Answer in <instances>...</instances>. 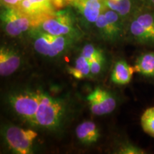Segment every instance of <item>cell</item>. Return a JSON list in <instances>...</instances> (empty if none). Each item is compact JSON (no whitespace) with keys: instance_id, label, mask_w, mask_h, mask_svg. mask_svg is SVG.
<instances>
[{"instance_id":"1","label":"cell","mask_w":154,"mask_h":154,"mask_svg":"<svg viewBox=\"0 0 154 154\" xmlns=\"http://www.w3.org/2000/svg\"><path fill=\"white\" fill-rule=\"evenodd\" d=\"M127 32L136 43L154 47V11L138 9L130 17Z\"/></svg>"},{"instance_id":"2","label":"cell","mask_w":154,"mask_h":154,"mask_svg":"<svg viewBox=\"0 0 154 154\" xmlns=\"http://www.w3.org/2000/svg\"><path fill=\"white\" fill-rule=\"evenodd\" d=\"M38 27L46 33L72 38H76L79 34L76 19L69 9L56 11L52 16L44 20Z\"/></svg>"},{"instance_id":"3","label":"cell","mask_w":154,"mask_h":154,"mask_svg":"<svg viewBox=\"0 0 154 154\" xmlns=\"http://www.w3.org/2000/svg\"><path fill=\"white\" fill-rule=\"evenodd\" d=\"M1 22L5 33L11 37L18 36L30 28L36 27L29 17L14 7L6 6H2Z\"/></svg>"},{"instance_id":"4","label":"cell","mask_w":154,"mask_h":154,"mask_svg":"<svg viewBox=\"0 0 154 154\" xmlns=\"http://www.w3.org/2000/svg\"><path fill=\"white\" fill-rule=\"evenodd\" d=\"M94 26L101 37L107 41H117L125 32L124 19L117 12L108 8L100 14Z\"/></svg>"},{"instance_id":"5","label":"cell","mask_w":154,"mask_h":154,"mask_svg":"<svg viewBox=\"0 0 154 154\" xmlns=\"http://www.w3.org/2000/svg\"><path fill=\"white\" fill-rule=\"evenodd\" d=\"M72 41V38L52 35L40 30L34 36V47L40 54L54 57L66 51Z\"/></svg>"},{"instance_id":"6","label":"cell","mask_w":154,"mask_h":154,"mask_svg":"<svg viewBox=\"0 0 154 154\" xmlns=\"http://www.w3.org/2000/svg\"><path fill=\"white\" fill-rule=\"evenodd\" d=\"M62 111L63 106L60 101L41 93L34 123L45 128L54 127L59 123Z\"/></svg>"},{"instance_id":"7","label":"cell","mask_w":154,"mask_h":154,"mask_svg":"<svg viewBox=\"0 0 154 154\" xmlns=\"http://www.w3.org/2000/svg\"><path fill=\"white\" fill-rule=\"evenodd\" d=\"M5 136L9 148L14 152L19 154H28L31 153L37 133L33 130H26L12 126L6 129Z\"/></svg>"},{"instance_id":"8","label":"cell","mask_w":154,"mask_h":154,"mask_svg":"<svg viewBox=\"0 0 154 154\" xmlns=\"http://www.w3.org/2000/svg\"><path fill=\"white\" fill-rule=\"evenodd\" d=\"M16 9L29 17L36 27L44 20L52 16L56 11L54 0H24Z\"/></svg>"},{"instance_id":"9","label":"cell","mask_w":154,"mask_h":154,"mask_svg":"<svg viewBox=\"0 0 154 154\" xmlns=\"http://www.w3.org/2000/svg\"><path fill=\"white\" fill-rule=\"evenodd\" d=\"M39 92H25L17 94L11 99V104L17 114L34 123L40 102Z\"/></svg>"},{"instance_id":"10","label":"cell","mask_w":154,"mask_h":154,"mask_svg":"<svg viewBox=\"0 0 154 154\" xmlns=\"http://www.w3.org/2000/svg\"><path fill=\"white\" fill-rule=\"evenodd\" d=\"M87 100L91 112L103 116L113 112L116 107V101L113 95L103 88H97L88 96Z\"/></svg>"},{"instance_id":"11","label":"cell","mask_w":154,"mask_h":154,"mask_svg":"<svg viewBox=\"0 0 154 154\" xmlns=\"http://www.w3.org/2000/svg\"><path fill=\"white\" fill-rule=\"evenodd\" d=\"M76 9L83 20L87 24H95L106 9L103 0H66Z\"/></svg>"},{"instance_id":"12","label":"cell","mask_w":154,"mask_h":154,"mask_svg":"<svg viewBox=\"0 0 154 154\" xmlns=\"http://www.w3.org/2000/svg\"><path fill=\"white\" fill-rule=\"evenodd\" d=\"M21 64V58L14 49L2 47L0 49V74L8 76L14 73Z\"/></svg>"},{"instance_id":"13","label":"cell","mask_w":154,"mask_h":154,"mask_svg":"<svg viewBox=\"0 0 154 154\" xmlns=\"http://www.w3.org/2000/svg\"><path fill=\"white\" fill-rule=\"evenodd\" d=\"M134 72V66L125 60H119L116 62L113 68L111 81L118 85H126L131 82Z\"/></svg>"},{"instance_id":"14","label":"cell","mask_w":154,"mask_h":154,"mask_svg":"<svg viewBox=\"0 0 154 154\" xmlns=\"http://www.w3.org/2000/svg\"><path fill=\"white\" fill-rule=\"evenodd\" d=\"M78 139L84 144L93 143L97 141L99 132L96 124L93 121H86L80 124L76 128Z\"/></svg>"},{"instance_id":"15","label":"cell","mask_w":154,"mask_h":154,"mask_svg":"<svg viewBox=\"0 0 154 154\" xmlns=\"http://www.w3.org/2000/svg\"><path fill=\"white\" fill-rule=\"evenodd\" d=\"M106 8L116 11L123 19L131 17L138 10L135 0H103Z\"/></svg>"},{"instance_id":"16","label":"cell","mask_w":154,"mask_h":154,"mask_svg":"<svg viewBox=\"0 0 154 154\" xmlns=\"http://www.w3.org/2000/svg\"><path fill=\"white\" fill-rule=\"evenodd\" d=\"M135 72L147 78L154 79V51L140 54L134 64Z\"/></svg>"},{"instance_id":"17","label":"cell","mask_w":154,"mask_h":154,"mask_svg":"<svg viewBox=\"0 0 154 154\" xmlns=\"http://www.w3.org/2000/svg\"><path fill=\"white\" fill-rule=\"evenodd\" d=\"M69 74L77 79H82L91 74L90 62L87 59L81 55L76 59L75 65L73 67H69Z\"/></svg>"},{"instance_id":"18","label":"cell","mask_w":154,"mask_h":154,"mask_svg":"<svg viewBox=\"0 0 154 154\" xmlns=\"http://www.w3.org/2000/svg\"><path fill=\"white\" fill-rule=\"evenodd\" d=\"M140 126L146 134L154 138V106L144 111L140 117Z\"/></svg>"},{"instance_id":"19","label":"cell","mask_w":154,"mask_h":154,"mask_svg":"<svg viewBox=\"0 0 154 154\" xmlns=\"http://www.w3.org/2000/svg\"><path fill=\"white\" fill-rule=\"evenodd\" d=\"M104 62V57L101 50H98L96 55L90 61V67H91V74L96 75L101 72L102 68Z\"/></svg>"},{"instance_id":"20","label":"cell","mask_w":154,"mask_h":154,"mask_svg":"<svg viewBox=\"0 0 154 154\" xmlns=\"http://www.w3.org/2000/svg\"><path fill=\"white\" fill-rule=\"evenodd\" d=\"M119 153L122 154H143L146 152L143 149L131 143H124L119 150Z\"/></svg>"},{"instance_id":"21","label":"cell","mask_w":154,"mask_h":154,"mask_svg":"<svg viewBox=\"0 0 154 154\" xmlns=\"http://www.w3.org/2000/svg\"><path fill=\"white\" fill-rule=\"evenodd\" d=\"M99 49H97L92 44H86L83 47L82 50V52H81V55H82L83 57H84L86 59H87L89 62L92 60V59L94 57V56L96 55V52Z\"/></svg>"},{"instance_id":"22","label":"cell","mask_w":154,"mask_h":154,"mask_svg":"<svg viewBox=\"0 0 154 154\" xmlns=\"http://www.w3.org/2000/svg\"><path fill=\"white\" fill-rule=\"evenodd\" d=\"M24 0H1L2 6H6V7H16L19 4H21Z\"/></svg>"},{"instance_id":"23","label":"cell","mask_w":154,"mask_h":154,"mask_svg":"<svg viewBox=\"0 0 154 154\" xmlns=\"http://www.w3.org/2000/svg\"><path fill=\"white\" fill-rule=\"evenodd\" d=\"M146 1H147L150 4V5L153 6L154 7V0H146Z\"/></svg>"}]
</instances>
